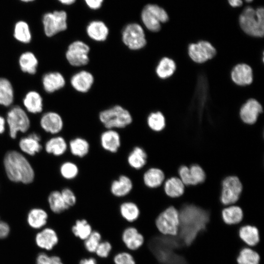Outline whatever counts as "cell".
Wrapping results in <instances>:
<instances>
[{"label": "cell", "mask_w": 264, "mask_h": 264, "mask_svg": "<svg viewBox=\"0 0 264 264\" xmlns=\"http://www.w3.org/2000/svg\"><path fill=\"white\" fill-rule=\"evenodd\" d=\"M179 212V225L177 237L189 245L199 232L205 229L210 221L209 213L194 205H186Z\"/></svg>", "instance_id": "obj_1"}, {"label": "cell", "mask_w": 264, "mask_h": 264, "mask_svg": "<svg viewBox=\"0 0 264 264\" xmlns=\"http://www.w3.org/2000/svg\"><path fill=\"white\" fill-rule=\"evenodd\" d=\"M3 165L7 176L11 181L27 184L34 180V171L27 159L20 152L8 151L3 158Z\"/></svg>", "instance_id": "obj_2"}, {"label": "cell", "mask_w": 264, "mask_h": 264, "mask_svg": "<svg viewBox=\"0 0 264 264\" xmlns=\"http://www.w3.org/2000/svg\"><path fill=\"white\" fill-rule=\"evenodd\" d=\"M239 23L242 30L249 36L263 37L264 34V8L256 9L248 6L239 17Z\"/></svg>", "instance_id": "obj_3"}, {"label": "cell", "mask_w": 264, "mask_h": 264, "mask_svg": "<svg viewBox=\"0 0 264 264\" xmlns=\"http://www.w3.org/2000/svg\"><path fill=\"white\" fill-rule=\"evenodd\" d=\"M99 119L107 129H122L131 124L132 121L130 112L119 105H116L102 111Z\"/></svg>", "instance_id": "obj_4"}, {"label": "cell", "mask_w": 264, "mask_h": 264, "mask_svg": "<svg viewBox=\"0 0 264 264\" xmlns=\"http://www.w3.org/2000/svg\"><path fill=\"white\" fill-rule=\"evenodd\" d=\"M6 123L9 135L12 139L17 137L19 132L25 133L30 127V120L27 112L22 107L12 106L6 113Z\"/></svg>", "instance_id": "obj_5"}, {"label": "cell", "mask_w": 264, "mask_h": 264, "mask_svg": "<svg viewBox=\"0 0 264 264\" xmlns=\"http://www.w3.org/2000/svg\"><path fill=\"white\" fill-rule=\"evenodd\" d=\"M158 232L164 236L177 235L179 225L178 211L174 206H169L158 214L154 220Z\"/></svg>", "instance_id": "obj_6"}, {"label": "cell", "mask_w": 264, "mask_h": 264, "mask_svg": "<svg viewBox=\"0 0 264 264\" xmlns=\"http://www.w3.org/2000/svg\"><path fill=\"white\" fill-rule=\"evenodd\" d=\"M141 19L145 26L152 32L160 30V23L166 22L169 17L165 10L159 6L148 4L144 6L141 13Z\"/></svg>", "instance_id": "obj_7"}, {"label": "cell", "mask_w": 264, "mask_h": 264, "mask_svg": "<svg viewBox=\"0 0 264 264\" xmlns=\"http://www.w3.org/2000/svg\"><path fill=\"white\" fill-rule=\"evenodd\" d=\"M44 31L48 37H51L67 28V14L63 10L45 13L42 18Z\"/></svg>", "instance_id": "obj_8"}, {"label": "cell", "mask_w": 264, "mask_h": 264, "mask_svg": "<svg viewBox=\"0 0 264 264\" xmlns=\"http://www.w3.org/2000/svg\"><path fill=\"white\" fill-rule=\"evenodd\" d=\"M123 43L130 49L136 50L143 48L147 41L144 29L137 23H130L126 25L122 32Z\"/></svg>", "instance_id": "obj_9"}, {"label": "cell", "mask_w": 264, "mask_h": 264, "mask_svg": "<svg viewBox=\"0 0 264 264\" xmlns=\"http://www.w3.org/2000/svg\"><path fill=\"white\" fill-rule=\"evenodd\" d=\"M89 46L81 41H75L68 46L66 58L68 63L73 66L86 65L89 62Z\"/></svg>", "instance_id": "obj_10"}, {"label": "cell", "mask_w": 264, "mask_h": 264, "mask_svg": "<svg viewBox=\"0 0 264 264\" xmlns=\"http://www.w3.org/2000/svg\"><path fill=\"white\" fill-rule=\"evenodd\" d=\"M242 190V183L237 176L226 177L222 183L221 203L225 205L235 203L239 199Z\"/></svg>", "instance_id": "obj_11"}, {"label": "cell", "mask_w": 264, "mask_h": 264, "mask_svg": "<svg viewBox=\"0 0 264 264\" xmlns=\"http://www.w3.org/2000/svg\"><path fill=\"white\" fill-rule=\"evenodd\" d=\"M188 53L195 63L202 64L213 58L217 54L214 46L209 42L200 41L189 45Z\"/></svg>", "instance_id": "obj_12"}, {"label": "cell", "mask_w": 264, "mask_h": 264, "mask_svg": "<svg viewBox=\"0 0 264 264\" xmlns=\"http://www.w3.org/2000/svg\"><path fill=\"white\" fill-rule=\"evenodd\" d=\"M121 240L126 249L133 252L140 249L145 242L143 235L133 226H129L123 229Z\"/></svg>", "instance_id": "obj_13"}, {"label": "cell", "mask_w": 264, "mask_h": 264, "mask_svg": "<svg viewBox=\"0 0 264 264\" xmlns=\"http://www.w3.org/2000/svg\"><path fill=\"white\" fill-rule=\"evenodd\" d=\"M40 125L45 132L56 134L62 130L64 122L59 113L48 111L42 114L40 119Z\"/></svg>", "instance_id": "obj_14"}, {"label": "cell", "mask_w": 264, "mask_h": 264, "mask_svg": "<svg viewBox=\"0 0 264 264\" xmlns=\"http://www.w3.org/2000/svg\"><path fill=\"white\" fill-rule=\"evenodd\" d=\"M263 112L261 104L255 99H248L241 108L240 115L242 121L247 124H254Z\"/></svg>", "instance_id": "obj_15"}, {"label": "cell", "mask_w": 264, "mask_h": 264, "mask_svg": "<svg viewBox=\"0 0 264 264\" xmlns=\"http://www.w3.org/2000/svg\"><path fill=\"white\" fill-rule=\"evenodd\" d=\"M42 87L47 93H53L66 85L64 76L58 71H49L44 73L42 78Z\"/></svg>", "instance_id": "obj_16"}, {"label": "cell", "mask_w": 264, "mask_h": 264, "mask_svg": "<svg viewBox=\"0 0 264 264\" xmlns=\"http://www.w3.org/2000/svg\"><path fill=\"white\" fill-rule=\"evenodd\" d=\"M59 237L52 228L46 227L37 233L35 236L37 245L46 250H52L58 243Z\"/></svg>", "instance_id": "obj_17"}, {"label": "cell", "mask_w": 264, "mask_h": 264, "mask_svg": "<svg viewBox=\"0 0 264 264\" xmlns=\"http://www.w3.org/2000/svg\"><path fill=\"white\" fill-rule=\"evenodd\" d=\"M232 80L236 84L244 86L251 84L253 80L252 68L246 64L235 66L231 73Z\"/></svg>", "instance_id": "obj_18"}, {"label": "cell", "mask_w": 264, "mask_h": 264, "mask_svg": "<svg viewBox=\"0 0 264 264\" xmlns=\"http://www.w3.org/2000/svg\"><path fill=\"white\" fill-rule=\"evenodd\" d=\"M70 82L75 90L80 92L85 93L91 88L94 82V77L89 72L81 70L71 76Z\"/></svg>", "instance_id": "obj_19"}, {"label": "cell", "mask_w": 264, "mask_h": 264, "mask_svg": "<svg viewBox=\"0 0 264 264\" xmlns=\"http://www.w3.org/2000/svg\"><path fill=\"white\" fill-rule=\"evenodd\" d=\"M23 109L27 112L38 114L42 112L44 108L43 98L37 91H28L22 99Z\"/></svg>", "instance_id": "obj_20"}, {"label": "cell", "mask_w": 264, "mask_h": 264, "mask_svg": "<svg viewBox=\"0 0 264 264\" xmlns=\"http://www.w3.org/2000/svg\"><path fill=\"white\" fill-rule=\"evenodd\" d=\"M41 136L36 132H32L27 136L21 138L19 146L21 150L30 155H34L43 149L40 144Z\"/></svg>", "instance_id": "obj_21"}, {"label": "cell", "mask_w": 264, "mask_h": 264, "mask_svg": "<svg viewBox=\"0 0 264 264\" xmlns=\"http://www.w3.org/2000/svg\"><path fill=\"white\" fill-rule=\"evenodd\" d=\"M119 133L114 129H107L100 136V144L105 151L116 153L121 146Z\"/></svg>", "instance_id": "obj_22"}, {"label": "cell", "mask_w": 264, "mask_h": 264, "mask_svg": "<svg viewBox=\"0 0 264 264\" xmlns=\"http://www.w3.org/2000/svg\"><path fill=\"white\" fill-rule=\"evenodd\" d=\"M133 188L131 179L126 175L120 176L111 183L110 191L115 197L120 198L128 195Z\"/></svg>", "instance_id": "obj_23"}, {"label": "cell", "mask_w": 264, "mask_h": 264, "mask_svg": "<svg viewBox=\"0 0 264 264\" xmlns=\"http://www.w3.org/2000/svg\"><path fill=\"white\" fill-rule=\"evenodd\" d=\"M18 64L22 72L29 75H34L37 71L39 61L33 52L26 51L20 55Z\"/></svg>", "instance_id": "obj_24"}, {"label": "cell", "mask_w": 264, "mask_h": 264, "mask_svg": "<svg viewBox=\"0 0 264 264\" xmlns=\"http://www.w3.org/2000/svg\"><path fill=\"white\" fill-rule=\"evenodd\" d=\"M86 31L88 36L96 42L105 41L109 35V28L106 24L101 21H93L87 26Z\"/></svg>", "instance_id": "obj_25"}, {"label": "cell", "mask_w": 264, "mask_h": 264, "mask_svg": "<svg viewBox=\"0 0 264 264\" xmlns=\"http://www.w3.org/2000/svg\"><path fill=\"white\" fill-rule=\"evenodd\" d=\"M15 93L12 84L5 77H0V106L11 107L14 101Z\"/></svg>", "instance_id": "obj_26"}, {"label": "cell", "mask_w": 264, "mask_h": 264, "mask_svg": "<svg viewBox=\"0 0 264 264\" xmlns=\"http://www.w3.org/2000/svg\"><path fill=\"white\" fill-rule=\"evenodd\" d=\"M239 236L241 240L250 247L255 246L260 241L258 228L251 225L241 226L239 229Z\"/></svg>", "instance_id": "obj_27"}, {"label": "cell", "mask_w": 264, "mask_h": 264, "mask_svg": "<svg viewBox=\"0 0 264 264\" xmlns=\"http://www.w3.org/2000/svg\"><path fill=\"white\" fill-rule=\"evenodd\" d=\"M164 179V173L157 168H149L144 173L143 176V180L145 186L153 189L161 186Z\"/></svg>", "instance_id": "obj_28"}, {"label": "cell", "mask_w": 264, "mask_h": 264, "mask_svg": "<svg viewBox=\"0 0 264 264\" xmlns=\"http://www.w3.org/2000/svg\"><path fill=\"white\" fill-rule=\"evenodd\" d=\"M221 217L224 223L229 225L240 224L242 221L243 212L242 208L238 206H230L224 208Z\"/></svg>", "instance_id": "obj_29"}, {"label": "cell", "mask_w": 264, "mask_h": 264, "mask_svg": "<svg viewBox=\"0 0 264 264\" xmlns=\"http://www.w3.org/2000/svg\"><path fill=\"white\" fill-rule=\"evenodd\" d=\"M47 219L48 214L44 210L40 208H34L29 211L27 221L31 228L38 229L45 225Z\"/></svg>", "instance_id": "obj_30"}, {"label": "cell", "mask_w": 264, "mask_h": 264, "mask_svg": "<svg viewBox=\"0 0 264 264\" xmlns=\"http://www.w3.org/2000/svg\"><path fill=\"white\" fill-rule=\"evenodd\" d=\"M127 161L132 168L140 170L147 163V154L142 147L135 146L129 154Z\"/></svg>", "instance_id": "obj_31"}, {"label": "cell", "mask_w": 264, "mask_h": 264, "mask_svg": "<svg viewBox=\"0 0 264 264\" xmlns=\"http://www.w3.org/2000/svg\"><path fill=\"white\" fill-rule=\"evenodd\" d=\"M119 213L124 220L129 223H132L139 218L140 210L138 206L135 202L127 201L120 204Z\"/></svg>", "instance_id": "obj_32"}, {"label": "cell", "mask_w": 264, "mask_h": 264, "mask_svg": "<svg viewBox=\"0 0 264 264\" xmlns=\"http://www.w3.org/2000/svg\"><path fill=\"white\" fill-rule=\"evenodd\" d=\"M67 144L64 138L56 136L50 138L45 144V150L48 154L55 156L63 155L66 151Z\"/></svg>", "instance_id": "obj_33"}, {"label": "cell", "mask_w": 264, "mask_h": 264, "mask_svg": "<svg viewBox=\"0 0 264 264\" xmlns=\"http://www.w3.org/2000/svg\"><path fill=\"white\" fill-rule=\"evenodd\" d=\"M73 236L82 241H85L91 233L93 228L85 219H78L71 227Z\"/></svg>", "instance_id": "obj_34"}, {"label": "cell", "mask_w": 264, "mask_h": 264, "mask_svg": "<svg viewBox=\"0 0 264 264\" xmlns=\"http://www.w3.org/2000/svg\"><path fill=\"white\" fill-rule=\"evenodd\" d=\"M13 36L22 44L30 43L32 40V34L28 24L23 21L17 22L14 26Z\"/></svg>", "instance_id": "obj_35"}, {"label": "cell", "mask_w": 264, "mask_h": 264, "mask_svg": "<svg viewBox=\"0 0 264 264\" xmlns=\"http://www.w3.org/2000/svg\"><path fill=\"white\" fill-rule=\"evenodd\" d=\"M176 69L175 61L169 57H164L159 61L155 72L159 78L165 79L173 75Z\"/></svg>", "instance_id": "obj_36"}, {"label": "cell", "mask_w": 264, "mask_h": 264, "mask_svg": "<svg viewBox=\"0 0 264 264\" xmlns=\"http://www.w3.org/2000/svg\"><path fill=\"white\" fill-rule=\"evenodd\" d=\"M164 190L165 194L170 197H179L184 193V184L180 178L172 177L165 182Z\"/></svg>", "instance_id": "obj_37"}, {"label": "cell", "mask_w": 264, "mask_h": 264, "mask_svg": "<svg viewBox=\"0 0 264 264\" xmlns=\"http://www.w3.org/2000/svg\"><path fill=\"white\" fill-rule=\"evenodd\" d=\"M69 148L72 155L81 158L88 154L90 146L86 139L78 137L70 141Z\"/></svg>", "instance_id": "obj_38"}, {"label": "cell", "mask_w": 264, "mask_h": 264, "mask_svg": "<svg viewBox=\"0 0 264 264\" xmlns=\"http://www.w3.org/2000/svg\"><path fill=\"white\" fill-rule=\"evenodd\" d=\"M47 201L50 210L54 213L60 214L69 209L64 201L61 191H52L48 195Z\"/></svg>", "instance_id": "obj_39"}, {"label": "cell", "mask_w": 264, "mask_h": 264, "mask_svg": "<svg viewBox=\"0 0 264 264\" xmlns=\"http://www.w3.org/2000/svg\"><path fill=\"white\" fill-rule=\"evenodd\" d=\"M260 261L259 254L248 246L242 248L237 258L238 264H259Z\"/></svg>", "instance_id": "obj_40"}, {"label": "cell", "mask_w": 264, "mask_h": 264, "mask_svg": "<svg viewBox=\"0 0 264 264\" xmlns=\"http://www.w3.org/2000/svg\"><path fill=\"white\" fill-rule=\"evenodd\" d=\"M148 127L153 131L160 132L165 127L166 121L164 115L160 111L153 112L147 117Z\"/></svg>", "instance_id": "obj_41"}, {"label": "cell", "mask_w": 264, "mask_h": 264, "mask_svg": "<svg viewBox=\"0 0 264 264\" xmlns=\"http://www.w3.org/2000/svg\"><path fill=\"white\" fill-rule=\"evenodd\" d=\"M103 240L102 236L99 231L93 230L90 235L83 241L85 250L90 254H94L95 250L101 241Z\"/></svg>", "instance_id": "obj_42"}, {"label": "cell", "mask_w": 264, "mask_h": 264, "mask_svg": "<svg viewBox=\"0 0 264 264\" xmlns=\"http://www.w3.org/2000/svg\"><path fill=\"white\" fill-rule=\"evenodd\" d=\"M60 172L65 179L70 180L75 178L79 173L77 165L70 161L64 162L60 166Z\"/></svg>", "instance_id": "obj_43"}, {"label": "cell", "mask_w": 264, "mask_h": 264, "mask_svg": "<svg viewBox=\"0 0 264 264\" xmlns=\"http://www.w3.org/2000/svg\"><path fill=\"white\" fill-rule=\"evenodd\" d=\"M189 169L190 185H195L204 181L205 174L200 166L198 165H193Z\"/></svg>", "instance_id": "obj_44"}, {"label": "cell", "mask_w": 264, "mask_h": 264, "mask_svg": "<svg viewBox=\"0 0 264 264\" xmlns=\"http://www.w3.org/2000/svg\"><path fill=\"white\" fill-rule=\"evenodd\" d=\"M112 258L113 264H136L134 256L127 251L118 252Z\"/></svg>", "instance_id": "obj_45"}, {"label": "cell", "mask_w": 264, "mask_h": 264, "mask_svg": "<svg viewBox=\"0 0 264 264\" xmlns=\"http://www.w3.org/2000/svg\"><path fill=\"white\" fill-rule=\"evenodd\" d=\"M112 249V245L110 241L102 240L97 246L94 254L98 258L105 259L110 256Z\"/></svg>", "instance_id": "obj_46"}, {"label": "cell", "mask_w": 264, "mask_h": 264, "mask_svg": "<svg viewBox=\"0 0 264 264\" xmlns=\"http://www.w3.org/2000/svg\"><path fill=\"white\" fill-rule=\"evenodd\" d=\"M36 264H64L61 258L56 255H48L45 253H39L36 258Z\"/></svg>", "instance_id": "obj_47"}, {"label": "cell", "mask_w": 264, "mask_h": 264, "mask_svg": "<svg viewBox=\"0 0 264 264\" xmlns=\"http://www.w3.org/2000/svg\"><path fill=\"white\" fill-rule=\"evenodd\" d=\"M61 193L64 201L69 208L75 205L77 198L72 190L65 188L61 191Z\"/></svg>", "instance_id": "obj_48"}, {"label": "cell", "mask_w": 264, "mask_h": 264, "mask_svg": "<svg viewBox=\"0 0 264 264\" xmlns=\"http://www.w3.org/2000/svg\"><path fill=\"white\" fill-rule=\"evenodd\" d=\"M10 231L8 224L2 220H0V239L6 238L9 234Z\"/></svg>", "instance_id": "obj_49"}, {"label": "cell", "mask_w": 264, "mask_h": 264, "mask_svg": "<svg viewBox=\"0 0 264 264\" xmlns=\"http://www.w3.org/2000/svg\"><path fill=\"white\" fill-rule=\"evenodd\" d=\"M88 6L93 10H97L101 7L104 0H84Z\"/></svg>", "instance_id": "obj_50"}, {"label": "cell", "mask_w": 264, "mask_h": 264, "mask_svg": "<svg viewBox=\"0 0 264 264\" xmlns=\"http://www.w3.org/2000/svg\"><path fill=\"white\" fill-rule=\"evenodd\" d=\"M78 264H98V263L94 257H88L82 258Z\"/></svg>", "instance_id": "obj_51"}, {"label": "cell", "mask_w": 264, "mask_h": 264, "mask_svg": "<svg viewBox=\"0 0 264 264\" xmlns=\"http://www.w3.org/2000/svg\"><path fill=\"white\" fill-rule=\"evenodd\" d=\"M6 124L5 118L0 115V134H2L4 132Z\"/></svg>", "instance_id": "obj_52"}, {"label": "cell", "mask_w": 264, "mask_h": 264, "mask_svg": "<svg viewBox=\"0 0 264 264\" xmlns=\"http://www.w3.org/2000/svg\"><path fill=\"white\" fill-rule=\"evenodd\" d=\"M228 2L231 6L234 7H239L242 5V0H228Z\"/></svg>", "instance_id": "obj_53"}, {"label": "cell", "mask_w": 264, "mask_h": 264, "mask_svg": "<svg viewBox=\"0 0 264 264\" xmlns=\"http://www.w3.org/2000/svg\"><path fill=\"white\" fill-rule=\"evenodd\" d=\"M61 3L65 5H71L74 3L76 0H58Z\"/></svg>", "instance_id": "obj_54"}, {"label": "cell", "mask_w": 264, "mask_h": 264, "mask_svg": "<svg viewBox=\"0 0 264 264\" xmlns=\"http://www.w3.org/2000/svg\"><path fill=\"white\" fill-rule=\"evenodd\" d=\"M22 1H23V2H30V1H34V0H20Z\"/></svg>", "instance_id": "obj_55"}, {"label": "cell", "mask_w": 264, "mask_h": 264, "mask_svg": "<svg viewBox=\"0 0 264 264\" xmlns=\"http://www.w3.org/2000/svg\"><path fill=\"white\" fill-rule=\"evenodd\" d=\"M246 1V2H251L253 0H245Z\"/></svg>", "instance_id": "obj_56"}]
</instances>
